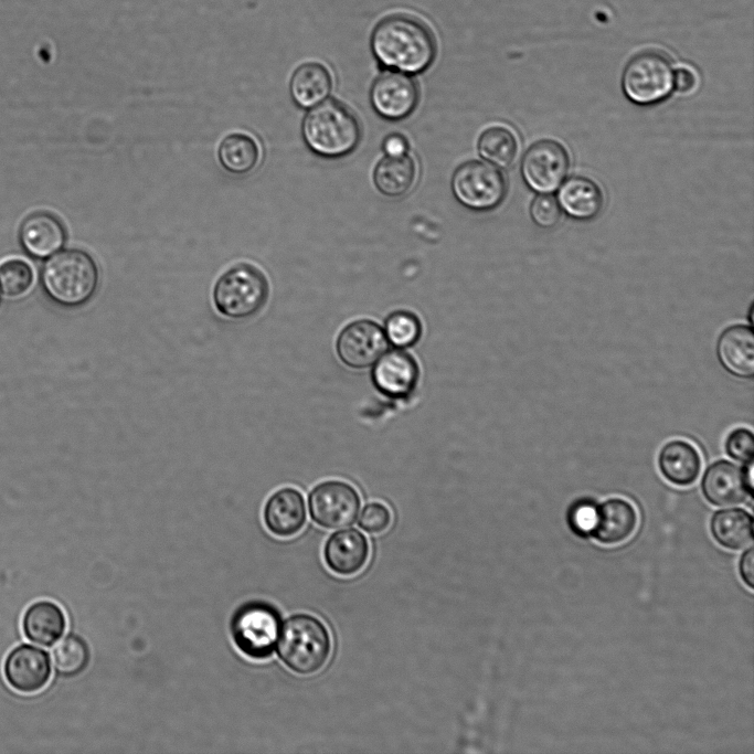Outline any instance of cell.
I'll list each match as a JSON object with an SVG mask.
<instances>
[{
	"instance_id": "cell-33",
	"label": "cell",
	"mask_w": 754,
	"mask_h": 754,
	"mask_svg": "<svg viewBox=\"0 0 754 754\" xmlns=\"http://www.w3.org/2000/svg\"><path fill=\"white\" fill-rule=\"evenodd\" d=\"M571 529L578 535H592L597 521V506L590 500L574 503L567 516Z\"/></svg>"
},
{
	"instance_id": "cell-34",
	"label": "cell",
	"mask_w": 754,
	"mask_h": 754,
	"mask_svg": "<svg viewBox=\"0 0 754 754\" xmlns=\"http://www.w3.org/2000/svg\"><path fill=\"white\" fill-rule=\"evenodd\" d=\"M725 453L734 460L751 464L754 455L753 433L744 427L733 429L725 439Z\"/></svg>"
},
{
	"instance_id": "cell-17",
	"label": "cell",
	"mask_w": 754,
	"mask_h": 754,
	"mask_svg": "<svg viewBox=\"0 0 754 754\" xmlns=\"http://www.w3.org/2000/svg\"><path fill=\"white\" fill-rule=\"evenodd\" d=\"M263 517L266 528L273 534L282 538L296 534L306 522L302 495L291 487L275 491L265 503Z\"/></svg>"
},
{
	"instance_id": "cell-13",
	"label": "cell",
	"mask_w": 754,
	"mask_h": 754,
	"mask_svg": "<svg viewBox=\"0 0 754 754\" xmlns=\"http://www.w3.org/2000/svg\"><path fill=\"white\" fill-rule=\"evenodd\" d=\"M51 675L49 654L33 645L21 644L14 647L3 662V676L7 683L23 694L41 691L49 683Z\"/></svg>"
},
{
	"instance_id": "cell-32",
	"label": "cell",
	"mask_w": 754,
	"mask_h": 754,
	"mask_svg": "<svg viewBox=\"0 0 754 754\" xmlns=\"http://www.w3.org/2000/svg\"><path fill=\"white\" fill-rule=\"evenodd\" d=\"M530 215L541 229H553L561 220V208L557 200L548 193L537 195L530 205Z\"/></svg>"
},
{
	"instance_id": "cell-8",
	"label": "cell",
	"mask_w": 754,
	"mask_h": 754,
	"mask_svg": "<svg viewBox=\"0 0 754 754\" xmlns=\"http://www.w3.org/2000/svg\"><path fill=\"white\" fill-rule=\"evenodd\" d=\"M279 631V615L265 603L245 604L232 620L235 644L245 655L255 659L266 658L273 652Z\"/></svg>"
},
{
	"instance_id": "cell-20",
	"label": "cell",
	"mask_w": 754,
	"mask_h": 754,
	"mask_svg": "<svg viewBox=\"0 0 754 754\" xmlns=\"http://www.w3.org/2000/svg\"><path fill=\"white\" fill-rule=\"evenodd\" d=\"M560 208L572 219L587 221L603 209L604 197L598 184L584 176H573L559 187Z\"/></svg>"
},
{
	"instance_id": "cell-26",
	"label": "cell",
	"mask_w": 754,
	"mask_h": 754,
	"mask_svg": "<svg viewBox=\"0 0 754 754\" xmlns=\"http://www.w3.org/2000/svg\"><path fill=\"white\" fill-rule=\"evenodd\" d=\"M217 159L226 172L233 176H245L259 163V145L248 134H229L219 145Z\"/></svg>"
},
{
	"instance_id": "cell-5",
	"label": "cell",
	"mask_w": 754,
	"mask_h": 754,
	"mask_svg": "<svg viewBox=\"0 0 754 754\" xmlns=\"http://www.w3.org/2000/svg\"><path fill=\"white\" fill-rule=\"evenodd\" d=\"M269 298V283L255 265L238 263L215 282L212 300L216 311L232 320H247L258 315Z\"/></svg>"
},
{
	"instance_id": "cell-36",
	"label": "cell",
	"mask_w": 754,
	"mask_h": 754,
	"mask_svg": "<svg viewBox=\"0 0 754 754\" xmlns=\"http://www.w3.org/2000/svg\"><path fill=\"white\" fill-rule=\"evenodd\" d=\"M410 146L405 136L397 132L387 135L382 142V150L385 156L399 157L408 152Z\"/></svg>"
},
{
	"instance_id": "cell-24",
	"label": "cell",
	"mask_w": 754,
	"mask_h": 754,
	"mask_svg": "<svg viewBox=\"0 0 754 754\" xmlns=\"http://www.w3.org/2000/svg\"><path fill=\"white\" fill-rule=\"evenodd\" d=\"M661 475L680 487L692 485L701 470V458L693 445L682 439L668 442L658 456Z\"/></svg>"
},
{
	"instance_id": "cell-4",
	"label": "cell",
	"mask_w": 754,
	"mask_h": 754,
	"mask_svg": "<svg viewBox=\"0 0 754 754\" xmlns=\"http://www.w3.org/2000/svg\"><path fill=\"white\" fill-rule=\"evenodd\" d=\"M331 646L327 626L316 616L300 613L284 622L277 640V654L291 671L308 676L327 663Z\"/></svg>"
},
{
	"instance_id": "cell-18",
	"label": "cell",
	"mask_w": 754,
	"mask_h": 754,
	"mask_svg": "<svg viewBox=\"0 0 754 754\" xmlns=\"http://www.w3.org/2000/svg\"><path fill=\"white\" fill-rule=\"evenodd\" d=\"M19 240L30 256L46 258L63 246L66 240V231L55 215L47 212H36L22 222Z\"/></svg>"
},
{
	"instance_id": "cell-6",
	"label": "cell",
	"mask_w": 754,
	"mask_h": 754,
	"mask_svg": "<svg viewBox=\"0 0 754 754\" xmlns=\"http://www.w3.org/2000/svg\"><path fill=\"white\" fill-rule=\"evenodd\" d=\"M626 97L637 105H652L666 99L673 89V67L667 56L647 51L635 55L622 75Z\"/></svg>"
},
{
	"instance_id": "cell-3",
	"label": "cell",
	"mask_w": 754,
	"mask_h": 754,
	"mask_svg": "<svg viewBox=\"0 0 754 754\" xmlns=\"http://www.w3.org/2000/svg\"><path fill=\"white\" fill-rule=\"evenodd\" d=\"M361 125L344 104L326 99L309 108L301 123L307 148L318 157L339 159L350 155L361 140Z\"/></svg>"
},
{
	"instance_id": "cell-10",
	"label": "cell",
	"mask_w": 754,
	"mask_h": 754,
	"mask_svg": "<svg viewBox=\"0 0 754 754\" xmlns=\"http://www.w3.org/2000/svg\"><path fill=\"white\" fill-rule=\"evenodd\" d=\"M311 519L326 529L352 524L360 510V496L349 484L329 480L317 485L308 498Z\"/></svg>"
},
{
	"instance_id": "cell-28",
	"label": "cell",
	"mask_w": 754,
	"mask_h": 754,
	"mask_svg": "<svg viewBox=\"0 0 754 754\" xmlns=\"http://www.w3.org/2000/svg\"><path fill=\"white\" fill-rule=\"evenodd\" d=\"M478 153L486 162L507 169L517 158L518 141L511 130L502 126L485 129L478 138Z\"/></svg>"
},
{
	"instance_id": "cell-19",
	"label": "cell",
	"mask_w": 754,
	"mask_h": 754,
	"mask_svg": "<svg viewBox=\"0 0 754 754\" xmlns=\"http://www.w3.org/2000/svg\"><path fill=\"white\" fill-rule=\"evenodd\" d=\"M723 368L739 378L754 374V334L751 327L733 325L722 331L716 347Z\"/></svg>"
},
{
	"instance_id": "cell-31",
	"label": "cell",
	"mask_w": 754,
	"mask_h": 754,
	"mask_svg": "<svg viewBox=\"0 0 754 754\" xmlns=\"http://www.w3.org/2000/svg\"><path fill=\"white\" fill-rule=\"evenodd\" d=\"M33 273L22 259H8L0 265V290L8 297H18L29 290Z\"/></svg>"
},
{
	"instance_id": "cell-21",
	"label": "cell",
	"mask_w": 754,
	"mask_h": 754,
	"mask_svg": "<svg viewBox=\"0 0 754 754\" xmlns=\"http://www.w3.org/2000/svg\"><path fill=\"white\" fill-rule=\"evenodd\" d=\"M637 522V512L630 502L612 498L597 506V521L592 535L603 544H618L634 533Z\"/></svg>"
},
{
	"instance_id": "cell-35",
	"label": "cell",
	"mask_w": 754,
	"mask_h": 754,
	"mask_svg": "<svg viewBox=\"0 0 754 754\" xmlns=\"http://www.w3.org/2000/svg\"><path fill=\"white\" fill-rule=\"evenodd\" d=\"M391 520V512L385 505L371 502L364 506L358 523L365 532L378 534L390 527Z\"/></svg>"
},
{
	"instance_id": "cell-39",
	"label": "cell",
	"mask_w": 754,
	"mask_h": 754,
	"mask_svg": "<svg viewBox=\"0 0 754 754\" xmlns=\"http://www.w3.org/2000/svg\"><path fill=\"white\" fill-rule=\"evenodd\" d=\"M753 312H754V311H753V304H752L751 307H750V310H748V321H750L751 323H753Z\"/></svg>"
},
{
	"instance_id": "cell-37",
	"label": "cell",
	"mask_w": 754,
	"mask_h": 754,
	"mask_svg": "<svg viewBox=\"0 0 754 754\" xmlns=\"http://www.w3.org/2000/svg\"><path fill=\"white\" fill-rule=\"evenodd\" d=\"M697 85L695 73L686 66L673 70V89L678 93L687 94L694 89Z\"/></svg>"
},
{
	"instance_id": "cell-22",
	"label": "cell",
	"mask_w": 754,
	"mask_h": 754,
	"mask_svg": "<svg viewBox=\"0 0 754 754\" xmlns=\"http://www.w3.org/2000/svg\"><path fill=\"white\" fill-rule=\"evenodd\" d=\"M66 617L62 608L51 601L31 604L22 617V630L26 639L43 647L53 646L64 634Z\"/></svg>"
},
{
	"instance_id": "cell-2",
	"label": "cell",
	"mask_w": 754,
	"mask_h": 754,
	"mask_svg": "<svg viewBox=\"0 0 754 754\" xmlns=\"http://www.w3.org/2000/svg\"><path fill=\"white\" fill-rule=\"evenodd\" d=\"M41 285L53 304L66 309L79 308L87 305L98 289V266L85 251L64 249L45 262Z\"/></svg>"
},
{
	"instance_id": "cell-9",
	"label": "cell",
	"mask_w": 754,
	"mask_h": 754,
	"mask_svg": "<svg viewBox=\"0 0 754 754\" xmlns=\"http://www.w3.org/2000/svg\"><path fill=\"white\" fill-rule=\"evenodd\" d=\"M570 167L566 149L557 141L543 139L531 145L521 161L524 183L538 193H552L564 181Z\"/></svg>"
},
{
	"instance_id": "cell-27",
	"label": "cell",
	"mask_w": 754,
	"mask_h": 754,
	"mask_svg": "<svg viewBox=\"0 0 754 754\" xmlns=\"http://www.w3.org/2000/svg\"><path fill=\"white\" fill-rule=\"evenodd\" d=\"M715 541L730 550H741L753 541V518L741 508L716 511L710 523Z\"/></svg>"
},
{
	"instance_id": "cell-1",
	"label": "cell",
	"mask_w": 754,
	"mask_h": 754,
	"mask_svg": "<svg viewBox=\"0 0 754 754\" xmlns=\"http://www.w3.org/2000/svg\"><path fill=\"white\" fill-rule=\"evenodd\" d=\"M371 50L383 67L414 75L432 65L436 43L423 22L410 15L394 14L384 18L374 28Z\"/></svg>"
},
{
	"instance_id": "cell-23",
	"label": "cell",
	"mask_w": 754,
	"mask_h": 754,
	"mask_svg": "<svg viewBox=\"0 0 754 754\" xmlns=\"http://www.w3.org/2000/svg\"><path fill=\"white\" fill-rule=\"evenodd\" d=\"M332 84L331 73L323 64L308 62L293 73L289 94L297 107L309 109L327 99Z\"/></svg>"
},
{
	"instance_id": "cell-25",
	"label": "cell",
	"mask_w": 754,
	"mask_h": 754,
	"mask_svg": "<svg viewBox=\"0 0 754 754\" xmlns=\"http://www.w3.org/2000/svg\"><path fill=\"white\" fill-rule=\"evenodd\" d=\"M417 176L416 161L408 153L399 157L385 156L374 168L373 182L381 194L399 199L411 192Z\"/></svg>"
},
{
	"instance_id": "cell-29",
	"label": "cell",
	"mask_w": 754,
	"mask_h": 754,
	"mask_svg": "<svg viewBox=\"0 0 754 754\" xmlns=\"http://www.w3.org/2000/svg\"><path fill=\"white\" fill-rule=\"evenodd\" d=\"M52 657L55 670L62 676L72 677L85 669L89 650L83 638L70 634L53 648Z\"/></svg>"
},
{
	"instance_id": "cell-30",
	"label": "cell",
	"mask_w": 754,
	"mask_h": 754,
	"mask_svg": "<svg viewBox=\"0 0 754 754\" xmlns=\"http://www.w3.org/2000/svg\"><path fill=\"white\" fill-rule=\"evenodd\" d=\"M385 336L399 348L414 346L422 333V325L416 315L400 310L390 315L385 321Z\"/></svg>"
},
{
	"instance_id": "cell-12",
	"label": "cell",
	"mask_w": 754,
	"mask_h": 754,
	"mask_svg": "<svg viewBox=\"0 0 754 754\" xmlns=\"http://www.w3.org/2000/svg\"><path fill=\"white\" fill-rule=\"evenodd\" d=\"M387 350V338L376 322L360 319L346 326L337 339V352L348 367L363 369L374 364Z\"/></svg>"
},
{
	"instance_id": "cell-7",
	"label": "cell",
	"mask_w": 754,
	"mask_h": 754,
	"mask_svg": "<svg viewBox=\"0 0 754 754\" xmlns=\"http://www.w3.org/2000/svg\"><path fill=\"white\" fill-rule=\"evenodd\" d=\"M450 187L457 202L475 212L496 209L507 193L503 173L499 168L480 160H468L458 166Z\"/></svg>"
},
{
	"instance_id": "cell-16",
	"label": "cell",
	"mask_w": 754,
	"mask_h": 754,
	"mask_svg": "<svg viewBox=\"0 0 754 754\" xmlns=\"http://www.w3.org/2000/svg\"><path fill=\"white\" fill-rule=\"evenodd\" d=\"M372 378L383 394L394 399L406 397L416 385L418 367L410 353L393 350L378 361Z\"/></svg>"
},
{
	"instance_id": "cell-38",
	"label": "cell",
	"mask_w": 754,
	"mask_h": 754,
	"mask_svg": "<svg viewBox=\"0 0 754 754\" xmlns=\"http://www.w3.org/2000/svg\"><path fill=\"white\" fill-rule=\"evenodd\" d=\"M740 574L748 588L754 587V549L751 546L741 556Z\"/></svg>"
},
{
	"instance_id": "cell-11",
	"label": "cell",
	"mask_w": 754,
	"mask_h": 754,
	"mask_svg": "<svg viewBox=\"0 0 754 754\" xmlns=\"http://www.w3.org/2000/svg\"><path fill=\"white\" fill-rule=\"evenodd\" d=\"M418 95V87L412 75L389 70L373 82L370 103L380 117L397 121L414 111Z\"/></svg>"
},
{
	"instance_id": "cell-15",
	"label": "cell",
	"mask_w": 754,
	"mask_h": 754,
	"mask_svg": "<svg viewBox=\"0 0 754 754\" xmlns=\"http://www.w3.org/2000/svg\"><path fill=\"white\" fill-rule=\"evenodd\" d=\"M370 544L357 529H343L332 533L326 541L323 559L333 573L350 576L360 572L368 562Z\"/></svg>"
},
{
	"instance_id": "cell-14",
	"label": "cell",
	"mask_w": 754,
	"mask_h": 754,
	"mask_svg": "<svg viewBox=\"0 0 754 754\" xmlns=\"http://www.w3.org/2000/svg\"><path fill=\"white\" fill-rule=\"evenodd\" d=\"M744 470L737 465L721 459L711 464L702 478V492L713 506L741 505L752 497V464Z\"/></svg>"
}]
</instances>
